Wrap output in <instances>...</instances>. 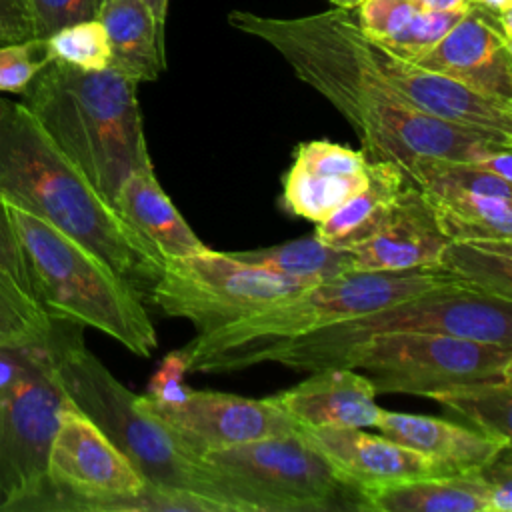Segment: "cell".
Here are the masks:
<instances>
[{
	"label": "cell",
	"mask_w": 512,
	"mask_h": 512,
	"mask_svg": "<svg viewBox=\"0 0 512 512\" xmlns=\"http://www.w3.org/2000/svg\"><path fill=\"white\" fill-rule=\"evenodd\" d=\"M228 24L272 46L292 72L324 96L354 128L368 160L402 172L420 158L472 160L512 140L468 130L412 108L372 66L352 10L332 8L298 18L228 14Z\"/></svg>",
	"instance_id": "obj_1"
},
{
	"label": "cell",
	"mask_w": 512,
	"mask_h": 512,
	"mask_svg": "<svg viewBox=\"0 0 512 512\" xmlns=\"http://www.w3.org/2000/svg\"><path fill=\"white\" fill-rule=\"evenodd\" d=\"M0 198L88 248L142 300H150L164 258L58 150L30 110L2 96Z\"/></svg>",
	"instance_id": "obj_2"
},
{
	"label": "cell",
	"mask_w": 512,
	"mask_h": 512,
	"mask_svg": "<svg viewBox=\"0 0 512 512\" xmlns=\"http://www.w3.org/2000/svg\"><path fill=\"white\" fill-rule=\"evenodd\" d=\"M136 86L110 66L80 70L48 60L22 92L48 138L110 204L136 168L152 164Z\"/></svg>",
	"instance_id": "obj_3"
},
{
	"label": "cell",
	"mask_w": 512,
	"mask_h": 512,
	"mask_svg": "<svg viewBox=\"0 0 512 512\" xmlns=\"http://www.w3.org/2000/svg\"><path fill=\"white\" fill-rule=\"evenodd\" d=\"M446 286L462 284L440 266L400 272L356 270L324 278L240 320L198 332L182 348L188 372L224 374L272 362L284 344L302 334Z\"/></svg>",
	"instance_id": "obj_4"
},
{
	"label": "cell",
	"mask_w": 512,
	"mask_h": 512,
	"mask_svg": "<svg viewBox=\"0 0 512 512\" xmlns=\"http://www.w3.org/2000/svg\"><path fill=\"white\" fill-rule=\"evenodd\" d=\"M82 328L76 322L52 318L54 372L72 404L124 452L146 484L210 498L226 512H248L224 478L144 410L136 394L84 346Z\"/></svg>",
	"instance_id": "obj_5"
},
{
	"label": "cell",
	"mask_w": 512,
	"mask_h": 512,
	"mask_svg": "<svg viewBox=\"0 0 512 512\" xmlns=\"http://www.w3.org/2000/svg\"><path fill=\"white\" fill-rule=\"evenodd\" d=\"M24 252L30 292L50 318L90 326L136 356L158 346L144 300L88 248L40 220L10 206Z\"/></svg>",
	"instance_id": "obj_6"
},
{
	"label": "cell",
	"mask_w": 512,
	"mask_h": 512,
	"mask_svg": "<svg viewBox=\"0 0 512 512\" xmlns=\"http://www.w3.org/2000/svg\"><path fill=\"white\" fill-rule=\"evenodd\" d=\"M396 332H444L512 346V300L464 286L436 288L302 334L284 344L272 362L298 372L348 368L364 342Z\"/></svg>",
	"instance_id": "obj_7"
},
{
	"label": "cell",
	"mask_w": 512,
	"mask_h": 512,
	"mask_svg": "<svg viewBox=\"0 0 512 512\" xmlns=\"http://www.w3.org/2000/svg\"><path fill=\"white\" fill-rule=\"evenodd\" d=\"M248 512L354 508V494L298 432L212 450L202 456Z\"/></svg>",
	"instance_id": "obj_8"
},
{
	"label": "cell",
	"mask_w": 512,
	"mask_h": 512,
	"mask_svg": "<svg viewBox=\"0 0 512 512\" xmlns=\"http://www.w3.org/2000/svg\"><path fill=\"white\" fill-rule=\"evenodd\" d=\"M144 478L70 400L52 438L42 482L8 512H132Z\"/></svg>",
	"instance_id": "obj_9"
},
{
	"label": "cell",
	"mask_w": 512,
	"mask_h": 512,
	"mask_svg": "<svg viewBox=\"0 0 512 512\" xmlns=\"http://www.w3.org/2000/svg\"><path fill=\"white\" fill-rule=\"evenodd\" d=\"M318 280L268 270L236 258L232 252H204L166 258L152 288L150 302L166 316L184 318L198 332H210L228 322L294 296Z\"/></svg>",
	"instance_id": "obj_10"
},
{
	"label": "cell",
	"mask_w": 512,
	"mask_h": 512,
	"mask_svg": "<svg viewBox=\"0 0 512 512\" xmlns=\"http://www.w3.org/2000/svg\"><path fill=\"white\" fill-rule=\"evenodd\" d=\"M378 392L432 398L486 380L512 378V346L444 332H396L364 342L348 362Z\"/></svg>",
	"instance_id": "obj_11"
},
{
	"label": "cell",
	"mask_w": 512,
	"mask_h": 512,
	"mask_svg": "<svg viewBox=\"0 0 512 512\" xmlns=\"http://www.w3.org/2000/svg\"><path fill=\"white\" fill-rule=\"evenodd\" d=\"M68 404L54 372L50 336L30 344L18 372L0 386V512L42 482Z\"/></svg>",
	"instance_id": "obj_12"
},
{
	"label": "cell",
	"mask_w": 512,
	"mask_h": 512,
	"mask_svg": "<svg viewBox=\"0 0 512 512\" xmlns=\"http://www.w3.org/2000/svg\"><path fill=\"white\" fill-rule=\"evenodd\" d=\"M136 402L198 456L252 440L286 436L298 428V422L274 396L256 400L188 388L186 398L176 406H160L146 396H136Z\"/></svg>",
	"instance_id": "obj_13"
},
{
	"label": "cell",
	"mask_w": 512,
	"mask_h": 512,
	"mask_svg": "<svg viewBox=\"0 0 512 512\" xmlns=\"http://www.w3.org/2000/svg\"><path fill=\"white\" fill-rule=\"evenodd\" d=\"M416 64L484 96L512 102V10L496 14L472 2Z\"/></svg>",
	"instance_id": "obj_14"
},
{
	"label": "cell",
	"mask_w": 512,
	"mask_h": 512,
	"mask_svg": "<svg viewBox=\"0 0 512 512\" xmlns=\"http://www.w3.org/2000/svg\"><path fill=\"white\" fill-rule=\"evenodd\" d=\"M360 42L376 72L418 112L512 140V102L484 96L444 74L404 60L366 38L362 30Z\"/></svg>",
	"instance_id": "obj_15"
},
{
	"label": "cell",
	"mask_w": 512,
	"mask_h": 512,
	"mask_svg": "<svg viewBox=\"0 0 512 512\" xmlns=\"http://www.w3.org/2000/svg\"><path fill=\"white\" fill-rule=\"evenodd\" d=\"M296 432L334 468L342 484L354 494L394 482L452 474L428 456L410 450L384 434L362 428L298 426Z\"/></svg>",
	"instance_id": "obj_16"
},
{
	"label": "cell",
	"mask_w": 512,
	"mask_h": 512,
	"mask_svg": "<svg viewBox=\"0 0 512 512\" xmlns=\"http://www.w3.org/2000/svg\"><path fill=\"white\" fill-rule=\"evenodd\" d=\"M446 244L428 200L408 180L378 232L348 250L354 270L400 272L438 266Z\"/></svg>",
	"instance_id": "obj_17"
},
{
	"label": "cell",
	"mask_w": 512,
	"mask_h": 512,
	"mask_svg": "<svg viewBox=\"0 0 512 512\" xmlns=\"http://www.w3.org/2000/svg\"><path fill=\"white\" fill-rule=\"evenodd\" d=\"M298 426L368 428L376 424L380 406L376 390L354 368H324L274 396Z\"/></svg>",
	"instance_id": "obj_18"
},
{
	"label": "cell",
	"mask_w": 512,
	"mask_h": 512,
	"mask_svg": "<svg viewBox=\"0 0 512 512\" xmlns=\"http://www.w3.org/2000/svg\"><path fill=\"white\" fill-rule=\"evenodd\" d=\"M374 428L394 442L428 456L452 474L480 472L510 446V442L496 440L450 420L382 408Z\"/></svg>",
	"instance_id": "obj_19"
},
{
	"label": "cell",
	"mask_w": 512,
	"mask_h": 512,
	"mask_svg": "<svg viewBox=\"0 0 512 512\" xmlns=\"http://www.w3.org/2000/svg\"><path fill=\"white\" fill-rule=\"evenodd\" d=\"M112 206L164 260L192 256L208 248L172 204L156 180L152 164L136 168L122 182Z\"/></svg>",
	"instance_id": "obj_20"
},
{
	"label": "cell",
	"mask_w": 512,
	"mask_h": 512,
	"mask_svg": "<svg viewBox=\"0 0 512 512\" xmlns=\"http://www.w3.org/2000/svg\"><path fill=\"white\" fill-rule=\"evenodd\" d=\"M364 512H488V482L482 472L424 476L368 488L356 494Z\"/></svg>",
	"instance_id": "obj_21"
},
{
	"label": "cell",
	"mask_w": 512,
	"mask_h": 512,
	"mask_svg": "<svg viewBox=\"0 0 512 512\" xmlns=\"http://www.w3.org/2000/svg\"><path fill=\"white\" fill-rule=\"evenodd\" d=\"M358 28L392 54L416 62L466 12L422 10L412 0H362L356 8Z\"/></svg>",
	"instance_id": "obj_22"
},
{
	"label": "cell",
	"mask_w": 512,
	"mask_h": 512,
	"mask_svg": "<svg viewBox=\"0 0 512 512\" xmlns=\"http://www.w3.org/2000/svg\"><path fill=\"white\" fill-rule=\"evenodd\" d=\"M96 18L110 44V68L136 80L154 82L166 68L164 32L144 0H104Z\"/></svg>",
	"instance_id": "obj_23"
},
{
	"label": "cell",
	"mask_w": 512,
	"mask_h": 512,
	"mask_svg": "<svg viewBox=\"0 0 512 512\" xmlns=\"http://www.w3.org/2000/svg\"><path fill=\"white\" fill-rule=\"evenodd\" d=\"M408 184L400 166L386 160L366 162V184L318 222L314 236L336 248L366 242L390 216L402 188Z\"/></svg>",
	"instance_id": "obj_24"
},
{
	"label": "cell",
	"mask_w": 512,
	"mask_h": 512,
	"mask_svg": "<svg viewBox=\"0 0 512 512\" xmlns=\"http://www.w3.org/2000/svg\"><path fill=\"white\" fill-rule=\"evenodd\" d=\"M448 240L512 238V198L454 186L420 188Z\"/></svg>",
	"instance_id": "obj_25"
},
{
	"label": "cell",
	"mask_w": 512,
	"mask_h": 512,
	"mask_svg": "<svg viewBox=\"0 0 512 512\" xmlns=\"http://www.w3.org/2000/svg\"><path fill=\"white\" fill-rule=\"evenodd\" d=\"M438 266L464 288L512 300V238L448 240Z\"/></svg>",
	"instance_id": "obj_26"
},
{
	"label": "cell",
	"mask_w": 512,
	"mask_h": 512,
	"mask_svg": "<svg viewBox=\"0 0 512 512\" xmlns=\"http://www.w3.org/2000/svg\"><path fill=\"white\" fill-rule=\"evenodd\" d=\"M366 184L362 174H334L292 162L282 178V206L314 224L326 220L340 204Z\"/></svg>",
	"instance_id": "obj_27"
},
{
	"label": "cell",
	"mask_w": 512,
	"mask_h": 512,
	"mask_svg": "<svg viewBox=\"0 0 512 512\" xmlns=\"http://www.w3.org/2000/svg\"><path fill=\"white\" fill-rule=\"evenodd\" d=\"M232 254L244 262L264 266L280 274L310 278V280H324L344 272H356L352 266V256L348 248L330 246L320 238H316L314 234L298 240H290L278 246L232 252Z\"/></svg>",
	"instance_id": "obj_28"
},
{
	"label": "cell",
	"mask_w": 512,
	"mask_h": 512,
	"mask_svg": "<svg viewBox=\"0 0 512 512\" xmlns=\"http://www.w3.org/2000/svg\"><path fill=\"white\" fill-rule=\"evenodd\" d=\"M474 430L512 444V378L458 386L432 396Z\"/></svg>",
	"instance_id": "obj_29"
},
{
	"label": "cell",
	"mask_w": 512,
	"mask_h": 512,
	"mask_svg": "<svg viewBox=\"0 0 512 512\" xmlns=\"http://www.w3.org/2000/svg\"><path fill=\"white\" fill-rule=\"evenodd\" d=\"M52 318L10 276L0 272V348L48 340Z\"/></svg>",
	"instance_id": "obj_30"
},
{
	"label": "cell",
	"mask_w": 512,
	"mask_h": 512,
	"mask_svg": "<svg viewBox=\"0 0 512 512\" xmlns=\"http://www.w3.org/2000/svg\"><path fill=\"white\" fill-rule=\"evenodd\" d=\"M50 60L80 68L104 70L110 66V44L98 18L66 24L44 38Z\"/></svg>",
	"instance_id": "obj_31"
},
{
	"label": "cell",
	"mask_w": 512,
	"mask_h": 512,
	"mask_svg": "<svg viewBox=\"0 0 512 512\" xmlns=\"http://www.w3.org/2000/svg\"><path fill=\"white\" fill-rule=\"evenodd\" d=\"M44 40L32 38L0 46V92L22 94L48 62Z\"/></svg>",
	"instance_id": "obj_32"
},
{
	"label": "cell",
	"mask_w": 512,
	"mask_h": 512,
	"mask_svg": "<svg viewBox=\"0 0 512 512\" xmlns=\"http://www.w3.org/2000/svg\"><path fill=\"white\" fill-rule=\"evenodd\" d=\"M98 0H30L34 38H48L58 28L96 18Z\"/></svg>",
	"instance_id": "obj_33"
},
{
	"label": "cell",
	"mask_w": 512,
	"mask_h": 512,
	"mask_svg": "<svg viewBox=\"0 0 512 512\" xmlns=\"http://www.w3.org/2000/svg\"><path fill=\"white\" fill-rule=\"evenodd\" d=\"M186 372H188V364H186L184 350L182 348L170 350L160 360L156 372L152 374L144 396L160 406L180 404L188 394V388L184 386Z\"/></svg>",
	"instance_id": "obj_34"
},
{
	"label": "cell",
	"mask_w": 512,
	"mask_h": 512,
	"mask_svg": "<svg viewBox=\"0 0 512 512\" xmlns=\"http://www.w3.org/2000/svg\"><path fill=\"white\" fill-rule=\"evenodd\" d=\"M0 272L16 280L32 296L24 252L10 216V204L4 198H0Z\"/></svg>",
	"instance_id": "obj_35"
},
{
	"label": "cell",
	"mask_w": 512,
	"mask_h": 512,
	"mask_svg": "<svg viewBox=\"0 0 512 512\" xmlns=\"http://www.w3.org/2000/svg\"><path fill=\"white\" fill-rule=\"evenodd\" d=\"M480 472H482V476L488 482V512H510L512 510V460H510V446H506Z\"/></svg>",
	"instance_id": "obj_36"
},
{
	"label": "cell",
	"mask_w": 512,
	"mask_h": 512,
	"mask_svg": "<svg viewBox=\"0 0 512 512\" xmlns=\"http://www.w3.org/2000/svg\"><path fill=\"white\" fill-rule=\"evenodd\" d=\"M32 38L30 0H0V46Z\"/></svg>",
	"instance_id": "obj_37"
},
{
	"label": "cell",
	"mask_w": 512,
	"mask_h": 512,
	"mask_svg": "<svg viewBox=\"0 0 512 512\" xmlns=\"http://www.w3.org/2000/svg\"><path fill=\"white\" fill-rule=\"evenodd\" d=\"M422 10H468L474 0H412Z\"/></svg>",
	"instance_id": "obj_38"
},
{
	"label": "cell",
	"mask_w": 512,
	"mask_h": 512,
	"mask_svg": "<svg viewBox=\"0 0 512 512\" xmlns=\"http://www.w3.org/2000/svg\"><path fill=\"white\" fill-rule=\"evenodd\" d=\"M146 6L150 8L158 28L164 32V24H166V12H168V0H144Z\"/></svg>",
	"instance_id": "obj_39"
},
{
	"label": "cell",
	"mask_w": 512,
	"mask_h": 512,
	"mask_svg": "<svg viewBox=\"0 0 512 512\" xmlns=\"http://www.w3.org/2000/svg\"><path fill=\"white\" fill-rule=\"evenodd\" d=\"M474 2L490 8L496 14H504V12L512 10V0H474Z\"/></svg>",
	"instance_id": "obj_40"
},
{
	"label": "cell",
	"mask_w": 512,
	"mask_h": 512,
	"mask_svg": "<svg viewBox=\"0 0 512 512\" xmlns=\"http://www.w3.org/2000/svg\"><path fill=\"white\" fill-rule=\"evenodd\" d=\"M336 8H342V10H356L360 4H362V0H330Z\"/></svg>",
	"instance_id": "obj_41"
},
{
	"label": "cell",
	"mask_w": 512,
	"mask_h": 512,
	"mask_svg": "<svg viewBox=\"0 0 512 512\" xmlns=\"http://www.w3.org/2000/svg\"><path fill=\"white\" fill-rule=\"evenodd\" d=\"M102 2H104V0H98V6H100V4H102Z\"/></svg>",
	"instance_id": "obj_42"
}]
</instances>
